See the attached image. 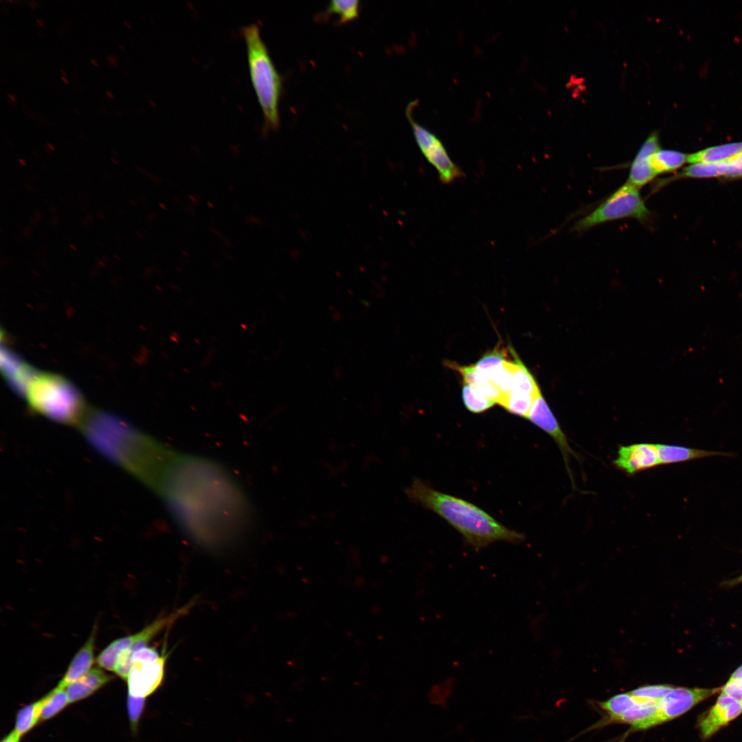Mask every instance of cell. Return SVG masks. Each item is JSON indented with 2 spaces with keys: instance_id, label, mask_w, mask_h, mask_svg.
I'll use <instances>...</instances> for the list:
<instances>
[{
  "instance_id": "obj_1",
  "label": "cell",
  "mask_w": 742,
  "mask_h": 742,
  "mask_svg": "<svg viewBox=\"0 0 742 742\" xmlns=\"http://www.w3.org/2000/svg\"><path fill=\"white\" fill-rule=\"evenodd\" d=\"M157 489L177 524L203 546L227 545L251 522L250 506L235 479L208 459L175 453Z\"/></svg>"
},
{
  "instance_id": "obj_2",
  "label": "cell",
  "mask_w": 742,
  "mask_h": 742,
  "mask_svg": "<svg viewBox=\"0 0 742 742\" xmlns=\"http://www.w3.org/2000/svg\"><path fill=\"white\" fill-rule=\"evenodd\" d=\"M412 501L435 513L460 532L475 550L499 541L517 543L524 535L503 526L486 511L463 499L436 491L419 479L406 489Z\"/></svg>"
},
{
  "instance_id": "obj_3",
  "label": "cell",
  "mask_w": 742,
  "mask_h": 742,
  "mask_svg": "<svg viewBox=\"0 0 742 742\" xmlns=\"http://www.w3.org/2000/svg\"><path fill=\"white\" fill-rule=\"evenodd\" d=\"M247 51L250 78L263 117L266 129L280 126L279 102L282 79L263 41L259 26L249 24L242 28Z\"/></svg>"
},
{
  "instance_id": "obj_4",
  "label": "cell",
  "mask_w": 742,
  "mask_h": 742,
  "mask_svg": "<svg viewBox=\"0 0 742 742\" xmlns=\"http://www.w3.org/2000/svg\"><path fill=\"white\" fill-rule=\"evenodd\" d=\"M25 394L34 409L60 422L76 423L86 411L77 387L58 374L37 372Z\"/></svg>"
},
{
  "instance_id": "obj_5",
  "label": "cell",
  "mask_w": 742,
  "mask_h": 742,
  "mask_svg": "<svg viewBox=\"0 0 742 742\" xmlns=\"http://www.w3.org/2000/svg\"><path fill=\"white\" fill-rule=\"evenodd\" d=\"M651 213L639 189L625 182L590 213L577 221L573 229L582 232L598 225L625 218L642 223L650 220Z\"/></svg>"
},
{
  "instance_id": "obj_6",
  "label": "cell",
  "mask_w": 742,
  "mask_h": 742,
  "mask_svg": "<svg viewBox=\"0 0 742 742\" xmlns=\"http://www.w3.org/2000/svg\"><path fill=\"white\" fill-rule=\"evenodd\" d=\"M168 657L166 642L161 651L154 646H144L133 654V666L126 679L128 694L146 698L161 685Z\"/></svg>"
},
{
  "instance_id": "obj_7",
  "label": "cell",
  "mask_w": 742,
  "mask_h": 742,
  "mask_svg": "<svg viewBox=\"0 0 742 742\" xmlns=\"http://www.w3.org/2000/svg\"><path fill=\"white\" fill-rule=\"evenodd\" d=\"M417 104V100L412 101L405 109V115L412 128L416 142L425 158L436 170L440 181L444 184H451L464 177V174L451 159L440 138L415 121L412 115Z\"/></svg>"
},
{
  "instance_id": "obj_8",
  "label": "cell",
  "mask_w": 742,
  "mask_h": 742,
  "mask_svg": "<svg viewBox=\"0 0 742 742\" xmlns=\"http://www.w3.org/2000/svg\"><path fill=\"white\" fill-rule=\"evenodd\" d=\"M719 692L720 688L673 687L659 701L657 709L651 717L632 727L637 730H644L671 721Z\"/></svg>"
},
{
  "instance_id": "obj_9",
  "label": "cell",
  "mask_w": 742,
  "mask_h": 742,
  "mask_svg": "<svg viewBox=\"0 0 742 742\" xmlns=\"http://www.w3.org/2000/svg\"><path fill=\"white\" fill-rule=\"evenodd\" d=\"M192 604L185 605L170 614L160 616L146 626L139 632L130 635L131 645L123 650L119 655L114 672L122 679L126 680L133 666V654L141 647L146 646L161 631L171 627L178 619L186 615Z\"/></svg>"
},
{
  "instance_id": "obj_10",
  "label": "cell",
  "mask_w": 742,
  "mask_h": 742,
  "mask_svg": "<svg viewBox=\"0 0 742 742\" xmlns=\"http://www.w3.org/2000/svg\"><path fill=\"white\" fill-rule=\"evenodd\" d=\"M526 418L547 433L554 440L562 453L568 475L574 485L569 466V459L570 456L576 457V454L570 447L566 435L561 428L541 391L535 397Z\"/></svg>"
},
{
  "instance_id": "obj_11",
  "label": "cell",
  "mask_w": 742,
  "mask_h": 742,
  "mask_svg": "<svg viewBox=\"0 0 742 742\" xmlns=\"http://www.w3.org/2000/svg\"><path fill=\"white\" fill-rule=\"evenodd\" d=\"M613 464L617 469L630 475L655 467L660 465L657 445L636 443L620 446Z\"/></svg>"
},
{
  "instance_id": "obj_12",
  "label": "cell",
  "mask_w": 742,
  "mask_h": 742,
  "mask_svg": "<svg viewBox=\"0 0 742 742\" xmlns=\"http://www.w3.org/2000/svg\"><path fill=\"white\" fill-rule=\"evenodd\" d=\"M742 713V704L721 693L715 705L699 720L703 739H707Z\"/></svg>"
},
{
  "instance_id": "obj_13",
  "label": "cell",
  "mask_w": 742,
  "mask_h": 742,
  "mask_svg": "<svg viewBox=\"0 0 742 742\" xmlns=\"http://www.w3.org/2000/svg\"><path fill=\"white\" fill-rule=\"evenodd\" d=\"M742 177V151L732 157L721 162L712 164H695L685 167L682 170L659 183L681 178Z\"/></svg>"
},
{
  "instance_id": "obj_14",
  "label": "cell",
  "mask_w": 742,
  "mask_h": 742,
  "mask_svg": "<svg viewBox=\"0 0 742 742\" xmlns=\"http://www.w3.org/2000/svg\"><path fill=\"white\" fill-rule=\"evenodd\" d=\"M660 149L657 132H653L640 147L629 170L627 182L640 189L657 176L651 165L652 156Z\"/></svg>"
},
{
  "instance_id": "obj_15",
  "label": "cell",
  "mask_w": 742,
  "mask_h": 742,
  "mask_svg": "<svg viewBox=\"0 0 742 742\" xmlns=\"http://www.w3.org/2000/svg\"><path fill=\"white\" fill-rule=\"evenodd\" d=\"M96 631L97 627L95 625L87 641L73 657L57 686L65 688L82 677L91 669L94 661Z\"/></svg>"
},
{
  "instance_id": "obj_16",
  "label": "cell",
  "mask_w": 742,
  "mask_h": 742,
  "mask_svg": "<svg viewBox=\"0 0 742 742\" xmlns=\"http://www.w3.org/2000/svg\"><path fill=\"white\" fill-rule=\"evenodd\" d=\"M1 368L10 384L24 394L29 383L38 372L8 350L2 352Z\"/></svg>"
},
{
  "instance_id": "obj_17",
  "label": "cell",
  "mask_w": 742,
  "mask_h": 742,
  "mask_svg": "<svg viewBox=\"0 0 742 742\" xmlns=\"http://www.w3.org/2000/svg\"><path fill=\"white\" fill-rule=\"evenodd\" d=\"M113 677L101 668H91L85 675L67 686L69 702L83 699L110 682Z\"/></svg>"
},
{
  "instance_id": "obj_18",
  "label": "cell",
  "mask_w": 742,
  "mask_h": 742,
  "mask_svg": "<svg viewBox=\"0 0 742 742\" xmlns=\"http://www.w3.org/2000/svg\"><path fill=\"white\" fill-rule=\"evenodd\" d=\"M660 464H670L716 456H731V453L690 448L667 444H656Z\"/></svg>"
},
{
  "instance_id": "obj_19",
  "label": "cell",
  "mask_w": 742,
  "mask_h": 742,
  "mask_svg": "<svg viewBox=\"0 0 742 742\" xmlns=\"http://www.w3.org/2000/svg\"><path fill=\"white\" fill-rule=\"evenodd\" d=\"M741 151L742 142L721 144L688 155L687 162L690 164L721 162L726 161Z\"/></svg>"
},
{
  "instance_id": "obj_20",
  "label": "cell",
  "mask_w": 742,
  "mask_h": 742,
  "mask_svg": "<svg viewBox=\"0 0 742 742\" xmlns=\"http://www.w3.org/2000/svg\"><path fill=\"white\" fill-rule=\"evenodd\" d=\"M510 350L514 357L511 391L536 396L541 391L539 385L528 368L517 357L515 351L512 349Z\"/></svg>"
},
{
  "instance_id": "obj_21",
  "label": "cell",
  "mask_w": 742,
  "mask_h": 742,
  "mask_svg": "<svg viewBox=\"0 0 742 742\" xmlns=\"http://www.w3.org/2000/svg\"><path fill=\"white\" fill-rule=\"evenodd\" d=\"M688 155L668 149L658 150L651 157V165L659 175L676 170L687 162Z\"/></svg>"
},
{
  "instance_id": "obj_22",
  "label": "cell",
  "mask_w": 742,
  "mask_h": 742,
  "mask_svg": "<svg viewBox=\"0 0 742 742\" xmlns=\"http://www.w3.org/2000/svg\"><path fill=\"white\" fill-rule=\"evenodd\" d=\"M43 703L42 698L19 710L16 717L14 731L20 737L30 731L41 719Z\"/></svg>"
},
{
  "instance_id": "obj_23",
  "label": "cell",
  "mask_w": 742,
  "mask_h": 742,
  "mask_svg": "<svg viewBox=\"0 0 742 742\" xmlns=\"http://www.w3.org/2000/svg\"><path fill=\"white\" fill-rule=\"evenodd\" d=\"M635 699L636 704L617 718L616 722L629 723L633 726L651 717L656 712L660 701Z\"/></svg>"
},
{
  "instance_id": "obj_24",
  "label": "cell",
  "mask_w": 742,
  "mask_h": 742,
  "mask_svg": "<svg viewBox=\"0 0 742 742\" xmlns=\"http://www.w3.org/2000/svg\"><path fill=\"white\" fill-rule=\"evenodd\" d=\"M535 396L511 391L503 397L499 405L507 412L526 418Z\"/></svg>"
},
{
  "instance_id": "obj_25",
  "label": "cell",
  "mask_w": 742,
  "mask_h": 742,
  "mask_svg": "<svg viewBox=\"0 0 742 742\" xmlns=\"http://www.w3.org/2000/svg\"><path fill=\"white\" fill-rule=\"evenodd\" d=\"M43 702L41 715L42 721L53 717L69 703L66 690L58 686L43 697Z\"/></svg>"
},
{
  "instance_id": "obj_26",
  "label": "cell",
  "mask_w": 742,
  "mask_h": 742,
  "mask_svg": "<svg viewBox=\"0 0 742 742\" xmlns=\"http://www.w3.org/2000/svg\"><path fill=\"white\" fill-rule=\"evenodd\" d=\"M359 10V1L333 0L329 3L323 16L324 17V16L337 14L339 16V23L344 24L357 19Z\"/></svg>"
},
{
  "instance_id": "obj_27",
  "label": "cell",
  "mask_w": 742,
  "mask_h": 742,
  "mask_svg": "<svg viewBox=\"0 0 742 742\" xmlns=\"http://www.w3.org/2000/svg\"><path fill=\"white\" fill-rule=\"evenodd\" d=\"M636 700L629 693H620L600 703L602 709L609 715L610 721H615L617 718L636 704Z\"/></svg>"
},
{
  "instance_id": "obj_28",
  "label": "cell",
  "mask_w": 742,
  "mask_h": 742,
  "mask_svg": "<svg viewBox=\"0 0 742 742\" xmlns=\"http://www.w3.org/2000/svg\"><path fill=\"white\" fill-rule=\"evenodd\" d=\"M462 400L466 408L471 412L478 414L484 412L495 405L494 402L486 398L469 384L463 383Z\"/></svg>"
},
{
  "instance_id": "obj_29",
  "label": "cell",
  "mask_w": 742,
  "mask_h": 742,
  "mask_svg": "<svg viewBox=\"0 0 742 742\" xmlns=\"http://www.w3.org/2000/svg\"><path fill=\"white\" fill-rule=\"evenodd\" d=\"M673 688V686L666 684L648 685L637 688L629 693L638 700L660 701Z\"/></svg>"
},
{
  "instance_id": "obj_30",
  "label": "cell",
  "mask_w": 742,
  "mask_h": 742,
  "mask_svg": "<svg viewBox=\"0 0 742 742\" xmlns=\"http://www.w3.org/2000/svg\"><path fill=\"white\" fill-rule=\"evenodd\" d=\"M506 353L504 348L498 346L493 350L484 355L483 357L475 364V368L480 372H486L493 370L506 360Z\"/></svg>"
},
{
  "instance_id": "obj_31",
  "label": "cell",
  "mask_w": 742,
  "mask_h": 742,
  "mask_svg": "<svg viewBox=\"0 0 742 742\" xmlns=\"http://www.w3.org/2000/svg\"><path fill=\"white\" fill-rule=\"evenodd\" d=\"M145 699L128 694L127 709L131 726L133 731L137 729L138 721L144 707Z\"/></svg>"
},
{
  "instance_id": "obj_32",
  "label": "cell",
  "mask_w": 742,
  "mask_h": 742,
  "mask_svg": "<svg viewBox=\"0 0 742 742\" xmlns=\"http://www.w3.org/2000/svg\"><path fill=\"white\" fill-rule=\"evenodd\" d=\"M720 692L742 704V679H730L720 688Z\"/></svg>"
},
{
  "instance_id": "obj_33",
  "label": "cell",
  "mask_w": 742,
  "mask_h": 742,
  "mask_svg": "<svg viewBox=\"0 0 742 742\" xmlns=\"http://www.w3.org/2000/svg\"><path fill=\"white\" fill-rule=\"evenodd\" d=\"M20 737H21L14 730L4 737L1 742H19Z\"/></svg>"
},
{
  "instance_id": "obj_34",
  "label": "cell",
  "mask_w": 742,
  "mask_h": 742,
  "mask_svg": "<svg viewBox=\"0 0 742 742\" xmlns=\"http://www.w3.org/2000/svg\"><path fill=\"white\" fill-rule=\"evenodd\" d=\"M742 583V573L738 576L723 583L725 586L733 587Z\"/></svg>"
},
{
  "instance_id": "obj_35",
  "label": "cell",
  "mask_w": 742,
  "mask_h": 742,
  "mask_svg": "<svg viewBox=\"0 0 742 742\" xmlns=\"http://www.w3.org/2000/svg\"><path fill=\"white\" fill-rule=\"evenodd\" d=\"M730 679H742V664L731 674Z\"/></svg>"
},
{
  "instance_id": "obj_36",
  "label": "cell",
  "mask_w": 742,
  "mask_h": 742,
  "mask_svg": "<svg viewBox=\"0 0 742 742\" xmlns=\"http://www.w3.org/2000/svg\"><path fill=\"white\" fill-rule=\"evenodd\" d=\"M106 59L110 65L117 67V58L116 56L108 54L106 56Z\"/></svg>"
},
{
  "instance_id": "obj_37",
  "label": "cell",
  "mask_w": 742,
  "mask_h": 742,
  "mask_svg": "<svg viewBox=\"0 0 742 742\" xmlns=\"http://www.w3.org/2000/svg\"><path fill=\"white\" fill-rule=\"evenodd\" d=\"M8 101L12 104H14V103L16 102V99L13 94L8 93Z\"/></svg>"
},
{
  "instance_id": "obj_38",
  "label": "cell",
  "mask_w": 742,
  "mask_h": 742,
  "mask_svg": "<svg viewBox=\"0 0 742 742\" xmlns=\"http://www.w3.org/2000/svg\"><path fill=\"white\" fill-rule=\"evenodd\" d=\"M35 221L38 223L41 218V213L40 211H36L34 214Z\"/></svg>"
},
{
  "instance_id": "obj_39",
  "label": "cell",
  "mask_w": 742,
  "mask_h": 742,
  "mask_svg": "<svg viewBox=\"0 0 742 742\" xmlns=\"http://www.w3.org/2000/svg\"><path fill=\"white\" fill-rule=\"evenodd\" d=\"M36 21L41 27H45V22L43 19L36 18Z\"/></svg>"
},
{
  "instance_id": "obj_40",
  "label": "cell",
  "mask_w": 742,
  "mask_h": 742,
  "mask_svg": "<svg viewBox=\"0 0 742 742\" xmlns=\"http://www.w3.org/2000/svg\"><path fill=\"white\" fill-rule=\"evenodd\" d=\"M37 5H38V3L36 1H29V5L32 8H35V6Z\"/></svg>"
},
{
  "instance_id": "obj_41",
  "label": "cell",
  "mask_w": 742,
  "mask_h": 742,
  "mask_svg": "<svg viewBox=\"0 0 742 742\" xmlns=\"http://www.w3.org/2000/svg\"><path fill=\"white\" fill-rule=\"evenodd\" d=\"M46 146H47V148H49V150H51L52 151H54V150H55V148H54V146H53L52 144H51L50 143H49V142H47V143L46 144Z\"/></svg>"
},
{
  "instance_id": "obj_42",
  "label": "cell",
  "mask_w": 742,
  "mask_h": 742,
  "mask_svg": "<svg viewBox=\"0 0 742 742\" xmlns=\"http://www.w3.org/2000/svg\"><path fill=\"white\" fill-rule=\"evenodd\" d=\"M115 113L119 116H123L124 115V114L121 111H119L118 110H116V109L115 110Z\"/></svg>"
},
{
  "instance_id": "obj_43",
  "label": "cell",
  "mask_w": 742,
  "mask_h": 742,
  "mask_svg": "<svg viewBox=\"0 0 742 742\" xmlns=\"http://www.w3.org/2000/svg\"><path fill=\"white\" fill-rule=\"evenodd\" d=\"M79 137L82 140H87V138L83 134H80Z\"/></svg>"
},
{
  "instance_id": "obj_44",
  "label": "cell",
  "mask_w": 742,
  "mask_h": 742,
  "mask_svg": "<svg viewBox=\"0 0 742 742\" xmlns=\"http://www.w3.org/2000/svg\"><path fill=\"white\" fill-rule=\"evenodd\" d=\"M19 163H20V164H22L23 166H26V163L25 162L24 159H19Z\"/></svg>"
},
{
  "instance_id": "obj_45",
  "label": "cell",
  "mask_w": 742,
  "mask_h": 742,
  "mask_svg": "<svg viewBox=\"0 0 742 742\" xmlns=\"http://www.w3.org/2000/svg\"><path fill=\"white\" fill-rule=\"evenodd\" d=\"M61 27H62V28H63V29H64V30H65V31H67V32H68V31H69V30H70L69 28H68V26H67V25H61Z\"/></svg>"
},
{
  "instance_id": "obj_46",
  "label": "cell",
  "mask_w": 742,
  "mask_h": 742,
  "mask_svg": "<svg viewBox=\"0 0 742 742\" xmlns=\"http://www.w3.org/2000/svg\"><path fill=\"white\" fill-rule=\"evenodd\" d=\"M106 94H107V95H109V97H110L111 98H112V99H113V98H113V95H112V93H111V92H110V91H106Z\"/></svg>"
},
{
  "instance_id": "obj_47",
  "label": "cell",
  "mask_w": 742,
  "mask_h": 742,
  "mask_svg": "<svg viewBox=\"0 0 742 742\" xmlns=\"http://www.w3.org/2000/svg\"><path fill=\"white\" fill-rule=\"evenodd\" d=\"M100 110H101V111H102V113L103 114L107 115V111H106V109L104 107H101Z\"/></svg>"
},
{
  "instance_id": "obj_48",
  "label": "cell",
  "mask_w": 742,
  "mask_h": 742,
  "mask_svg": "<svg viewBox=\"0 0 742 742\" xmlns=\"http://www.w3.org/2000/svg\"><path fill=\"white\" fill-rule=\"evenodd\" d=\"M37 33H38V36H40V37H41V38H43L45 37V35H44V34H43V33H42L41 32L38 31V32H37Z\"/></svg>"
},
{
  "instance_id": "obj_49",
  "label": "cell",
  "mask_w": 742,
  "mask_h": 742,
  "mask_svg": "<svg viewBox=\"0 0 742 742\" xmlns=\"http://www.w3.org/2000/svg\"><path fill=\"white\" fill-rule=\"evenodd\" d=\"M69 247H71V249H72L73 250H75V251H76V250H77V248H76V246H74V245L73 244H69Z\"/></svg>"
},
{
  "instance_id": "obj_50",
  "label": "cell",
  "mask_w": 742,
  "mask_h": 742,
  "mask_svg": "<svg viewBox=\"0 0 742 742\" xmlns=\"http://www.w3.org/2000/svg\"><path fill=\"white\" fill-rule=\"evenodd\" d=\"M60 78H61V79H62V80H63V81H64V82H65V83H67V84L68 83V82H67V78H66L65 77H64V76H60Z\"/></svg>"
},
{
  "instance_id": "obj_51",
  "label": "cell",
  "mask_w": 742,
  "mask_h": 742,
  "mask_svg": "<svg viewBox=\"0 0 742 742\" xmlns=\"http://www.w3.org/2000/svg\"><path fill=\"white\" fill-rule=\"evenodd\" d=\"M4 13L8 14V10L4 6L2 7Z\"/></svg>"
},
{
  "instance_id": "obj_52",
  "label": "cell",
  "mask_w": 742,
  "mask_h": 742,
  "mask_svg": "<svg viewBox=\"0 0 742 742\" xmlns=\"http://www.w3.org/2000/svg\"><path fill=\"white\" fill-rule=\"evenodd\" d=\"M111 161H113V163H114V164H115V165H117V164H118V162H117V160H116L115 159H114V158H111Z\"/></svg>"
},
{
  "instance_id": "obj_53",
  "label": "cell",
  "mask_w": 742,
  "mask_h": 742,
  "mask_svg": "<svg viewBox=\"0 0 742 742\" xmlns=\"http://www.w3.org/2000/svg\"><path fill=\"white\" fill-rule=\"evenodd\" d=\"M57 31H58V34H59L60 35H61V36H63V32H62V30H60V28H58V29L57 30Z\"/></svg>"
},
{
  "instance_id": "obj_54",
  "label": "cell",
  "mask_w": 742,
  "mask_h": 742,
  "mask_svg": "<svg viewBox=\"0 0 742 742\" xmlns=\"http://www.w3.org/2000/svg\"><path fill=\"white\" fill-rule=\"evenodd\" d=\"M91 63H92L93 64H94V65H95V66H96V67L98 66V64H97V63H96V62L95 61V60H93V59H91Z\"/></svg>"
},
{
  "instance_id": "obj_55",
  "label": "cell",
  "mask_w": 742,
  "mask_h": 742,
  "mask_svg": "<svg viewBox=\"0 0 742 742\" xmlns=\"http://www.w3.org/2000/svg\"><path fill=\"white\" fill-rule=\"evenodd\" d=\"M60 71H61V72H62V73H63V74L64 75L67 76V73H66V72H65V71H64L63 69H60Z\"/></svg>"
},
{
  "instance_id": "obj_56",
  "label": "cell",
  "mask_w": 742,
  "mask_h": 742,
  "mask_svg": "<svg viewBox=\"0 0 742 742\" xmlns=\"http://www.w3.org/2000/svg\"><path fill=\"white\" fill-rule=\"evenodd\" d=\"M124 24H125L126 25H127V27H128V28H131V27H130L129 24H128V23H127V22H126V21H124Z\"/></svg>"
},
{
  "instance_id": "obj_57",
  "label": "cell",
  "mask_w": 742,
  "mask_h": 742,
  "mask_svg": "<svg viewBox=\"0 0 742 742\" xmlns=\"http://www.w3.org/2000/svg\"><path fill=\"white\" fill-rule=\"evenodd\" d=\"M118 47H120V49H122V51H124V49L123 48V47H122V45H121L120 44H118Z\"/></svg>"
},
{
  "instance_id": "obj_58",
  "label": "cell",
  "mask_w": 742,
  "mask_h": 742,
  "mask_svg": "<svg viewBox=\"0 0 742 742\" xmlns=\"http://www.w3.org/2000/svg\"><path fill=\"white\" fill-rule=\"evenodd\" d=\"M124 74L125 76H129L126 71H124Z\"/></svg>"
},
{
  "instance_id": "obj_59",
  "label": "cell",
  "mask_w": 742,
  "mask_h": 742,
  "mask_svg": "<svg viewBox=\"0 0 742 742\" xmlns=\"http://www.w3.org/2000/svg\"><path fill=\"white\" fill-rule=\"evenodd\" d=\"M51 208H52V209H50V210H51L52 211H53V212H56V210H54V207H51Z\"/></svg>"
},
{
  "instance_id": "obj_60",
  "label": "cell",
  "mask_w": 742,
  "mask_h": 742,
  "mask_svg": "<svg viewBox=\"0 0 742 742\" xmlns=\"http://www.w3.org/2000/svg\"><path fill=\"white\" fill-rule=\"evenodd\" d=\"M114 257L116 258L117 260H120V257H118L117 255H114Z\"/></svg>"
},
{
  "instance_id": "obj_61",
  "label": "cell",
  "mask_w": 742,
  "mask_h": 742,
  "mask_svg": "<svg viewBox=\"0 0 742 742\" xmlns=\"http://www.w3.org/2000/svg\"><path fill=\"white\" fill-rule=\"evenodd\" d=\"M73 110H74V111H75L76 113H77L78 114V111H77V110H76V109H74Z\"/></svg>"
}]
</instances>
